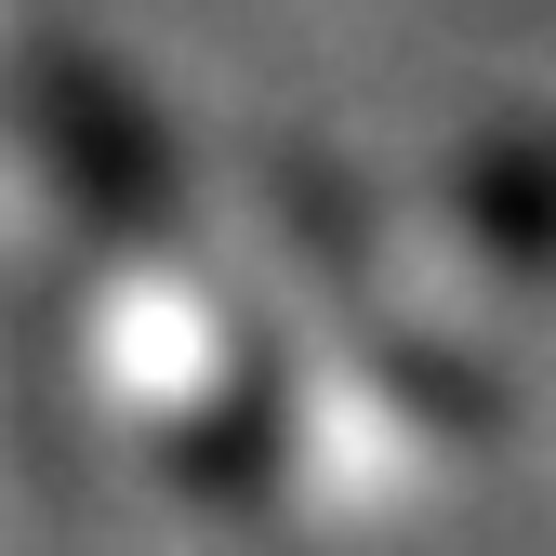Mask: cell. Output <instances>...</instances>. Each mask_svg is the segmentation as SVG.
Instances as JSON below:
<instances>
[]
</instances>
